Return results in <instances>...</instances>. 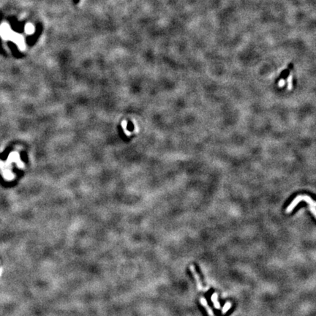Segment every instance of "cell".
Listing matches in <instances>:
<instances>
[{"mask_svg":"<svg viewBox=\"0 0 316 316\" xmlns=\"http://www.w3.org/2000/svg\"><path fill=\"white\" fill-rule=\"evenodd\" d=\"M200 304H202V306H203V307L206 308V309L207 312H208V315H209V316H214V312H213V310L211 309V308L209 306H208V302H207L206 299H205L204 297H201V298L200 299Z\"/></svg>","mask_w":316,"mask_h":316,"instance_id":"3","label":"cell"},{"mask_svg":"<svg viewBox=\"0 0 316 316\" xmlns=\"http://www.w3.org/2000/svg\"><path fill=\"white\" fill-rule=\"evenodd\" d=\"M231 303L230 302V301H227L226 303H225V305L223 306V307H222V310H221V312H222V314H225L227 312H228V310H229L231 308Z\"/></svg>","mask_w":316,"mask_h":316,"instance_id":"5","label":"cell"},{"mask_svg":"<svg viewBox=\"0 0 316 316\" xmlns=\"http://www.w3.org/2000/svg\"><path fill=\"white\" fill-rule=\"evenodd\" d=\"M285 80L282 79V80L280 81L279 83H278V86H279V87H283L285 86Z\"/></svg>","mask_w":316,"mask_h":316,"instance_id":"7","label":"cell"},{"mask_svg":"<svg viewBox=\"0 0 316 316\" xmlns=\"http://www.w3.org/2000/svg\"><path fill=\"white\" fill-rule=\"evenodd\" d=\"M211 300L213 302V304H214V307H215L216 309H219V308H220V304H219V302L218 301V295H217V293H214L212 294V296H211Z\"/></svg>","mask_w":316,"mask_h":316,"instance_id":"4","label":"cell"},{"mask_svg":"<svg viewBox=\"0 0 316 316\" xmlns=\"http://www.w3.org/2000/svg\"><path fill=\"white\" fill-rule=\"evenodd\" d=\"M292 78H293L292 73H291L290 76H289L288 78V90H291V89H292Z\"/></svg>","mask_w":316,"mask_h":316,"instance_id":"6","label":"cell"},{"mask_svg":"<svg viewBox=\"0 0 316 316\" xmlns=\"http://www.w3.org/2000/svg\"><path fill=\"white\" fill-rule=\"evenodd\" d=\"M190 272H192L193 275L195 280L196 283H197V287L199 291H207L208 290V288H205L203 286V285L202 284V282L200 280V276L198 274V272H196L195 267H194V265H190Z\"/></svg>","mask_w":316,"mask_h":316,"instance_id":"2","label":"cell"},{"mask_svg":"<svg viewBox=\"0 0 316 316\" xmlns=\"http://www.w3.org/2000/svg\"><path fill=\"white\" fill-rule=\"evenodd\" d=\"M301 201H305L309 204V208H310V211L312 212V214H313L314 217H315L316 216V211H315V202L309 196L306 195H300L296 196V197L294 198V200L291 203V204L289 205L288 207L286 209V213H291L293 210L294 209L296 206L298 205L299 203H300Z\"/></svg>","mask_w":316,"mask_h":316,"instance_id":"1","label":"cell"}]
</instances>
